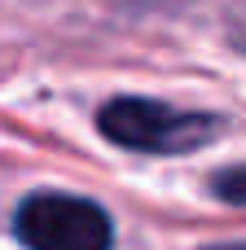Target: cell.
<instances>
[{"mask_svg":"<svg viewBox=\"0 0 246 250\" xmlns=\"http://www.w3.org/2000/svg\"><path fill=\"white\" fill-rule=\"evenodd\" d=\"M97 127L114 145H123V149H141V154H194L224 123L216 114L172 110V105L150 101V97H114V101H106L97 110Z\"/></svg>","mask_w":246,"mask_h":250,"instance_id":"obj_1","label":"cell"},{"mask_svg":"<svg viewBox=\"0 0 246 250\" xmlns=\"http://www.w3.org/2000/svg\"><path fill=\"white\" fill-rule=\"evenodd\" d=\"M13 233L26 250H110L114 242L110 215L75 193H31L13 215Z\"/></svg>","mask_w":246,"mask_h":250,"instance_id":"obj_2","label":"cell"},{"mask_svg":"<svg viewBox=\"0 0 246 250\" xmlns=\"http://www.w3.org/2000/svg\"><path fill=\"white\" fill-rule=\"evenodd\" d=\"M211 193H216L220 202H229V207H246V163L224 167V171L211 180Z\"/></svg>","mask_w":246,"mask_h":250,"instance_id":"obj_3","label":"cell"},{"mask_svg":"<svg viewBox=\"0 0 246 250\" xmlns=\"http://www.w3.org/2000/svg\"><path fill=\"white\" fill-rule=\"evenodd\" d=\"M202 250H246V242H220V246H202Z\"/></svg>","mask_w":246,"mask_h":250,"instance_id":"obj_4","label":"cell"}]
</instances>
